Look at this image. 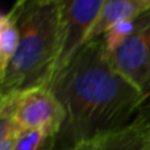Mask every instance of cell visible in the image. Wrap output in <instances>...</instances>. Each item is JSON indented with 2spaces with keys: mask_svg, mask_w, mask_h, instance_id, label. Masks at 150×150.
Instances as JSON below:
<instances>
[{
  "mask_svg": "<svg viewBox=\"0 0 150 150\" xmlns=\"http://www.w3.org/2000/svg\"><path fill=\"white\" fill-rule=\"evenodd\" d=\"M46 87L65 112L62 129L55 137L57 146L65 150L127 127L145 100L113 66L103 37L83 45Z\"/></svg>",
  "mask_w": 150,
  "mask_h": 150,
  "instance_id": "1",
  "label": "cell"
},
{
  "mask_svg": "<svg viewBox=\"0 0 150 150\" xmlns=\"http://www.w3.org/2000/svg\"><path fill=\"white\" fill-rule=\"evenodd\" d=\"M15 13L18 15L20 41L5 73L0 75V96L47 86L61 53L57 0H29Z\"/></svg>",
  "mask_w": 150,
  "mask_h": 150,
  "instance_id": "2",
  "label": "cell"
},
{
  "mask_svg": "<svg viewBox=\"0 0 150 150\" xmlns=\"http://www.w3.org/2000/svg\"><path fill=\"white\" fill-rule=\"evenodd\" d=\"M0 109L9 112L23 130H41L54 138L65 121L62 105L46 86L0 96Z\"/></svg>",
  "mask_w": 150,
  "mask_h": 150,
  "instance_id": "3",
  "label": "cell"
},
{
  "mask_svg": "<svg viewBox=\"0 0 150 150\" xmlns=\"http://www.w3.org/2000/svg\"><path fill=\"white\" fill-rule=\"evenodd\" d=\"M113 66L138 92L150 96V9L133 20L129 33L115 46L107 47Z\"/></svg>",
  "mask_w": 150,
  "mask_h": 150,
  "instance_id": "4",
  "label": "cell"
},
{
  "mask_svg": "<svg viewBox=\"0 0 150 150\" xmlns=\"http://www.w3.org/2000/svg\"><path fill=\"white\" fill-rule=\"evenodd\" d=\"M104 1L105 0H57L61 23V53L55 73L62 70L87 42L100 17Z\"/></svg>",
  "mask_w": 150,
  "mask_h": 150,
  "instance_id": "5",
  "label": "cell"
},
{
  "mask_svg": "<svg viewBox=\"0 0 150 150\" xmlns=\"http://www.w3.org/2000/svg\"><path fill=\"white\" fill-rule=\"evenodd\" d=\"M67 150H150V136L136 119L119 130L98 136Z\"/></svg>",
  "mask_w": 150,
  "mask_h": 150,
  "instance_id": "6",
  "label": "cell"
},
{
  "mask_svg": "<svg viewBox=\"0 0 150 150\" xmlns=\"http://www.w3.org/2000/svg\"><path fill=\"white\" fill-rule=\"evenodd\" d=\"M20 41L18 15L12 11L0 17V75L4 74L11 63Z\"/></svg>",
  "mask_w": 150,
  "mask_h": 150,
  "instance_id": "7",
  "label": "cell"
},
{
  "mask_svg": "<svg viewBox=\"0 0 150 150\" xmlns=\"http://www.w3.org/2000/svg\"><path fill=\"white\" fill-rule=\"evenodd\" d=\"M24 130L15 121L13 116L0 109V150H13Z\"/></svg>",
  "mask_w": 150,
  "mask_h": 150,
  "instance_id": "8",
  "label": "cell"
},
{
  "mask_svg": "<svg viewBox=\"0 0 150 150\" xmlns=\"http://www.w3.org/2000/svg\"><path fill=\"white\" fill-rule=\"evenodd\" d=\"M49 137L41 130H24L13 150H41Z\"/></svg>",
  "mask_w": 150,
  "mask_h": 150,
  "instance_id": "9",
  "label": "cell"
},
{
  "mask_svg": "<svg viewBox=\"0 0 150 150\" xmlns=\"http://www.w3.org/2000/svg\"><path fill=\"white\" fill-rule=\"evenodd\" d=\"M138 122H141L144 128L146 129V132L150 136V96L148 99L144 100V103L141 104V107L138 108V112L134 117Z\"/></svg>",
  "mask_w": 150,
  "mask_h": 150,
  "instance_id": "10",
  "label": "cell"
},
{
  "mask_svg": "<svg viewBox=\"0 0 150 150\" xmlns=\"http://www.w3.org/2000/svg\"><path fill=\"white\" fill-rule=\"evenodd\" d=\"M41 150H59V148L57 146V142H55V138H49V140L46 141V144H45L44 146L41 148Z\"/></svg>",
  "mask_w": 150,
  "mask_h": 150,
  "instance_id": "11",
  "label": "cell"
},
{
  "mask_svg": "<svg viewBox=\"0 0 150 150\" xmlns=\"http://www.w3.org/2000/svg\"><path fill=\"white\" fill-rule=\"evenodd\" d=\"M28 1H29V0H15V4L12 5L11 11H13V12H18V11H20Z\"/></svg>",
  "mask_w": 150,
  "mask_h": 150,
  "instance_id": "12",
  "label": "cell"
}]
</instances>
